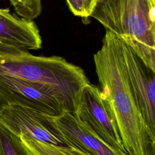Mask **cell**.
I'll list each match as a JSON object with an SVG mask.
<instances>
[{
  "label": "cell",
  "mask_w": 155,
  "mask_h": 155,
  "mask_svg": "<svg viewBox=\"0 0 155 155\" xmlns=\"http://www.w3.org/2000/svg\"><path fill=\"white\" fill-rule=\"evenodd\" d=\"M91 17L155 72V0H101Z\"/></svg>",
  "instance_id": "cell-2"
},
{
  "label": "cell",
  "mask_w": 155,
  "mask_h": 155,
  "mask_svg": "<svg viewBox=\"0 0 155 155\" xmlns=\"http://www.w3.org/2000/svg\"><path fill=\"white\" fill-rule=\"evenodd\" d=\"M93 59L99 89L108 102L125 151L128 155H155V137L147 128L130 87L120 40L105 31Z\"/></svg>",
  "instance_id": "cell-1"
},
{
  "label": "cell",
  "mask_w": 155,
  "mask_h": 155,
  "mask_svg": "<svg viewBox=\"0 0 155 155\" xmlns=\"http://www.w3.org/2000/svg\"><path fill=\"white\" fill-rule=\"evenodd\" d=\"M98 1H101V0H98Z\"/></svg>",
  "instance_id": "cell-17"
},
{
  "label": "cell",
  "mask_w": 155,
  "mask_h": 155,
  "mask_svg": "<svg viewBox=\"0 0 155 155\" xmlns=\"http://www.w3.org/2000/svg\"><path fill=\"white\" fill-rule=\"evenodd\" d=\"M80 152H81L83 155H88V154H85V153H82V152H81V151H80Z\"/></svg>",
  "instance_id": "cell-16"
},
{
  "label": "cell",
  "mask_w": 155,
  "mask_h": 155,
  "mask_svg": "<svg viewBox=\"0 0 155 155\" xmlns=\"http://www.w3.org/2000/svg\"><path fill=\"white\" fill-rule=\"evenodd\" d=\"M3 105H4V104H3L2 101V100H1V97H0V110H1V108L2 107Z\"/></svg>",
  "instance_id": "cell-15"
},
{
  "label": "cell",
  "mask_w": 155,
  "mask_h": 155,
  "mask_svg": "<svg viewBox=\"0 0 155 155\" xmlns=\"http://www.w3.org/2000/svg\"><path fill=\"white\" fill-rule=\"evenodd\" d=\"M0 74L53 87L65 94L77 112L82 90L90 83L82 68L62 57L35 56L19 49L0 50Z\"/></svg>",
  "instance_id": "cell-3"
},
{
  "label": "cell",
  "mask_w": 155,
  "mask_h": 155,
  "mask_svg": "<svg viewBox=\"0 0 155 155\" xmlns=\"http://www.w3.org/2000/svg\"><path fill=\"white\" fill-rule=\"evenodd\" d=\"M0 97L4 105H20L51 117L64 112L77 114L72 103L59 90L12 76L0 74Z\"/></svg>",
  "instance_id": "cell-4"
},
{
  "label": "cell",
  "mask_w": 155,
  "mask_h": 155,
  "mask_svg": "<svg viewBox=\"0 0 155 155\" xmlns=\"http://www.w3.org/2000/svg\"><path fill=\"white\" fill-rule=\"evenodd\" d=\"M76 116L108 146L127 153L108 102L99 87L90 82L83 87Z\"/></svg>",
  "instance_id": "cell-5"
},
{
  "label": "cell",
  "mask_w": 155,
  "mask_h": 155,
  "mask_svg": "<svg viewBox=\"0 0 155 155\" xmlns=\"http://www.w3.org/2000/svg\"><path fill=\"white\" fill-rule=\"evenodd\" d=\"M120 47L133 95L147 128L155 137V72L121 40Z\"/></svg>",
  "instance_id": "cell-7"
},
{
  "label": "cell",
  "mask_w": 155,
  "mask_h": 155,
  "mask_svg": "<svg viewBox=\"0 0 155 155\" xmlns=\"http://www.w3.org/2000/svg\"><path fill=\"white\" fill-rule=\"evenodd\" d=\"M15 10L21 18L33 21L41 13V0H17Z\"/></svg>",
  "instance_id": "cell-12"
},
{
  "label": "cell",
  "mask_w": 155,
  "mask_h": 155,
  "mask_svg": "<svg viewBox=\"0 0 155 155\" xmlns=\"http://www.w3.org/2000/svg\"><path fill=\"white\" fill-rule=\"evenodd\" d=\"M42 47L39 30L33 21L0 8V50H38Z\"/></svg>",
  "instance_id": "cell-9"
},
{
  "label": "cell",
  "mask_w": 155,
  "mask_h": 155,
  "mask_svg": "<svg viewBox=\"0 0 155 155\" xmlns=\"http://www.w3.org/2000/svg\"><path fill=\"white\" fill-rule=\"evenodd\" d=\"M19 138L32 155H83L73 148L41 142L27 137Z\"/></svg>",
  "instance_id": "cell-11"
},
{
  "label": "cell",
  "mask_w": 155,
  "mask_h": 155,
  "mask_svg": "<svg viewBox=\"0 0 155 155\" xmlns=\"http://www.w3.org/2000/svg\"><path fill=\"white\" fill-rule=\"evenodd\" d=\"M0 120L19 137L70 148L51 116L17 105H5Z\"/></svg>",
  "instance_id": "cell-6"
},
{
  "label": "cell",
  "mask_w": 155,
  "mask_h": 155,
  "mask_svg": "<svg viewBox=\"0 0 155 155\" xmlns=\"http://www.w3.org/2000/svg\"><path fill=\"white\" fill-rule=\"evenodd\" d=\"M51 118L70 147L88 155H128L117 151L101 140L76 116L64 112Z\"/></svg>",
  "instance_id": "cell-8"
},
{
  "label": "cell",
  "mask_w": 155,
  "mask_h": 155,
  "mask_svg": "<svg viewBox=\"0 0 155 155\" xmlns=\"http://www.w3.org/2000/svg\"><path fill=\"white\" fill-rule=\"evenodd\" d=\"M9 1L10 2L11 4L13 6V7L15 8L17 5V0H9Z\"/></svg>",
  "instance_id": "cell-14"
},
{
  "label": "cell",
  "mask_w": 155,
  "mask_h": 155,
  "mask_svg": "<svg viewBox=\"0 0 155 155\" xmlns=\"http://www.w3.org/2000/svg\"><path fill=\"white\" fill-rule=\"evenodd\" d=\"M69 9L73 14L82 18L91 17L98 0H66Z\"/></svg>",
  "instance_id": "cell-13"
},
{
  "label": "cell",
  "mask_w": 155,
  "mask_h": 155,
  "mask_svg": "<svg viewBox=\"0 0 155 155\" xmlns=\"http://www.w3.org/2000/svg\"><path fill=\"white\" fill-rule=\"evenodd\" d=\"M0 155H32L19 137L1 120Z\"/></svg>",
  "instance_id": "cell-10"
}]
</instances>
